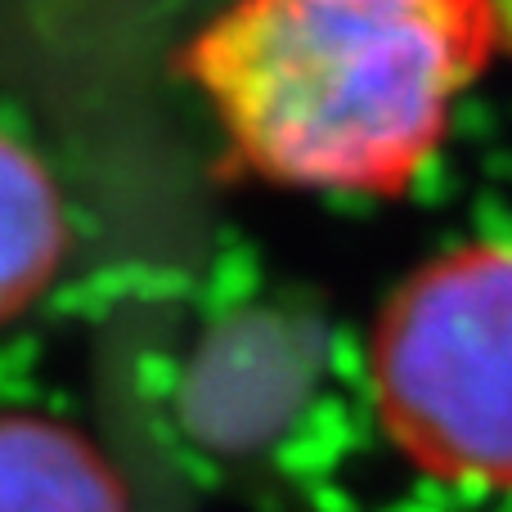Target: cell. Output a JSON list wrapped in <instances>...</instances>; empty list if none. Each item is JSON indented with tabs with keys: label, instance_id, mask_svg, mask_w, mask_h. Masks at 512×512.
<instances>
[{
	"label": "cell",
	"instance_id": "obj_1",
	"mask_svg": "<svg viewBox=\"0 0 512 512\" xmlns=\"http://www.w3.org/2000/svg\"><path fill=\"white\" fill-rule=\"evenodd\" d=\"M499 45V0H230L189 45V81L252 176L391 198Z\"/></svg>",
	"mask_w": 512,
	"mask_h": 512
},
{
	"label": "cell",
	"instance_id": "obj_2",
	"mask_svg": "<svg viewBox=\"0 0 512 512\" xmlns=\"http://www.w3.org/2000/svg\"><path fill=\"white\" fill-rule=\"evenodd\" d=\"M373 391L409 463L512 490V243L427 261L373 333Z\"/></svg>",
	"mask_w": 512,
	"mask_h": 512
},
{
	"label": "cell",
	"instance_id": "obj_3",
	"mask_svg": "<svg viewBox=\"0 0 512 512\" xmlns=\"http://www.w3.org/2000/svg\"><path fill=\"white\" fill-rule=\"evenodd\" d=\"M0 512H131L95 441L50 414H0Z\"/></svg>",
	"mask_w": 512,
	"mask_h": 512
},
{
	"label": "cell",
	"instance_id": "obj_4",
	"mask_svg": "<svg viewBox=\"0 0 512 512\" xmlns=\"http://www.w3.org/2000/svg\"><path fill=\"white\" fill-rule=\"evenodd\" d=\"M68 207L50 167L0 131V324L23 319L68 261Z\"/></svg>",
	"mask_w": 512,
	"mask_h": 512
}]
</instances>
